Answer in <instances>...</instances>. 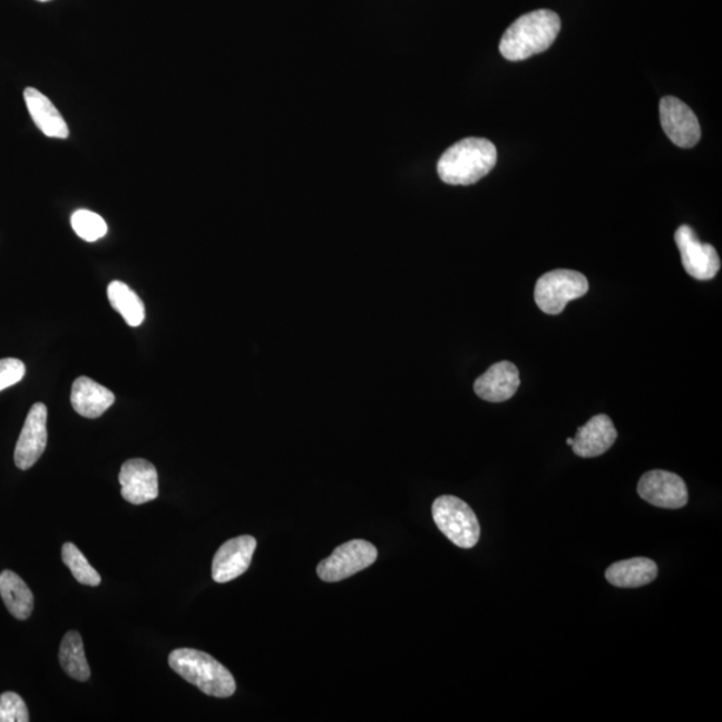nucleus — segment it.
Wrapping results in <instances>:
<instances>
[{
  "label": "nucleus",
  "instance_id": "nucleus-1",
  "mask_svg": "<svg viewBox=\"0 0 722 722\" xmlns=\"http://www.w3.org/2000/svg\"><path fill=\"white\" fill-rule=\"evenodd\" d=\"M560 19L554 11L525 13L508 27L500 39L499 51L507 60L518 62L544 52L557 39Z\"/></svg>",
  "mask_w": 722,
  "mask_h": 722
},
{
  "label": "nucleus",
  "instance_id": "nucleus-2",
  "mask_svg": "<svg viewBox=\"0 0 722 722\" xmlns=\"http://www.w3.org/2000/svg\"><path fill=\"white\" fill-rule=\"evenodd\" d=\"M497 147L485 138H466L443 153L438 174L448 185H472L487 176L497 165Z\"/></svg>",
  "mask_w": 722,
  "mask_h": 722
},
{
  "label": "nucleus",
  "instance_id": "nucleus-3",
  "mask_svg": "<svg viewBox=\"0 0 722 722\" xmlns=\"http://www.w3.org/2000/svg\"><path fill=\"white\" fill-rule=\"evenodd\" d=\"M169 665L180 677L212 697L226 699L236 692L232 673L207 653L177 648L169 655Z\"/></svg>",
  "mask_w": 722,
  "mask_h": 722
},
{
  "label": "nucleus",
  "instance_id": "nucleus-4",
  "mask_svg": "<svg viewBox=\"0 0 722 722\" xmlns=\"http://www.w3.org/2000/svg\"><path fill=\"white\" fill-rule=\"evenodd\" d=\"M432 518L439 530L461 548H472L480 538V526L477 515L466 501L443 495L435 499Z\"/></svg>",
  "mask_w": 722,
  "mask_h": 722
},
{
  "label": "nucleus",
  "instance_id": "nucleus-5",
  "mask_svg": "<svg viewBox=\"0 0 722 722\" xmlns=\"http://www.w3.org/2000/svg\"><path fill=\"white\" fill-rule=\"evenodd\" d=\"M588 281L584 274L568 270L545 273L535 284L534 299L542 312L559 314L572 300L585 296Z\"/></svg>",
  "mask_w": 722,
  "mask_h": 722
},
{
  "label": "nucleus",
  "instance_id": "nucleus-6",
  "mask_svg": "<svg viewBox=\"0 0 722 722\" xmlns=\"http://www.w3.org/2000/svg\"><path fill=\"white\" fill-rule=\"evenodd\" d=\"M378 559V548L364 539H353L334 548L330 557L320 562L319 578L339 582L365 570Z\"/></svg>",
  "mask_w": 722,
  "mask_h": 722
},
{
  "label": "nucleus",
  "instance_id": "nucleus-7",
  "mask_svg": "<svg viewBox=\"0 0 722 722\" xmlns=\"http://www.w3.org/2000/svg\"><path fill=\"white\" fill-rule=\"evenodd\" d=\"M674 240L689 276L705 281L719 273L721 261L718 251L711 244L701 243L691 226L681 225L675 231Z\"/></svg>",
  "mask_w": 722,
  "mask_h": 722
},
{
  "label": "nucleus",
  "instance_id": "nucleus-8",
  "mask_svg": "<svg viewBox=\"0 0 722 722\" xmlns=\"http://www.w3.org/2000/svg\"><path fill=\"white\" fill-rule=\"evenodd\" d=\"M662 129L675 146L691 149L699 144L701 127L697 117L685 103L675 97H665L660 103Z\"/></svg>",
  "mask_w": 722,
  "mask_h": 722
},
{
  "label": "nucleus",
  "instance_id": "nucleus-9",
  "mask_svg": "<svg viewBox=\"0 0 722 722\" xmlns=\"http://www.w3.org/2000/svg\"><path fill=\"white\" fill-rule=\"evenodd\" d=\"M638 495L655 507L681 508L687 504V488L685 481L677 474L653 470L638 481Z\"/></svg>",
  "mask_w": 722,
  "mask_h": 722
},
{
  "label": "nucleus",
  "instance_id": "nucleus-10",
  "mask_svg": "<svg viewBox=\"0 0 722 722\" xmlns=\"http://www.w3.org/2000/svg\"><path fill=\"white\" fill-rule=\"evenodd\" d=\"M47 445V408L36 403L27 414L19 435L13 460L20 470H29L42 457Z\"/></svg>",
  "mask_w": 722,
  "mask_h": 722
},
{
  "label": "nucleus",
  "instance_id": "nucleus-11",
  "mask_svg": "<svg viewBox=\"0 0 722 722\" xmlns=\"http://www.w3.org/2000/svg\"><path fill=\"white\" fill-rule=\"evenodd\" d=\"M257 542L251 535H241L225 542L214 555L212 577L217 584H226L243 575L251 566Z\"/></svg>",
  "mask_w": 722,
  "mask_h": 722
},
{
  "label": "nucleus",
  "instance_id": "nucleus-12",
  "mask_svg": "<svg viewBox=\"0 0 722 722\" xmlns=\"http://www.w3.org/2000/svg\"><path fill=\"white\" fill-rule=\"evenodd\" d=\"M120 495L131 505H144L158 498L156 467L145 459H130L120 467Z\"/></svg>",
  "mask_w": 722,
  "mask_h": 722
},
{
  "label": "nucleus",
  "instance_id": "nucleus-13",
  "mask_svg": "<svg viewBox=\"0 0 722 722\" xmlns=\"http://www.w3.org/2000/svg\"><path fill=\"white\" fill-rule=\"evenodd\" d=\"M520 384L517 365L510 361H499L475 380L474 390L480 399L490 403H501L517 393Z\"/></svg>",
  "mask_w": 722,
  "mask_h": 722
},
{
  "label": "nucleus",
  "instance_id": "nucleus-14",
  "mask_svg": "<svg viewBox=\"0 0 722 722\" xmlns=\"http://www.w3.org/2000/svg\"><path fill=\"white\" fill-rule=\"evenodd\" d=\"M618 433L607 414H595L575 435L573 451L580 458H595L611 450Z\"/></svg>",
  "mask_w": 722,
  "mask_h": 722
},
{
  "label": "nucleus",
  "instance_id": "nucleus-15",
  "mask_svg": "<svg viewBox=\"0 0 722 722\" xmlns=\"http://www.w3.org/2000/svg\"><path fill=\"white\" fill-rule=\"evenodd\" d=\"M116 397L106 387L90 378H78L71 390V404L80 417L97 419L109 410Z\"/></svg>",
  "mask_w": 722,
  "mask_h": 722
},
{
  "label": "nucleus",
  "instance_id": "nucleus-16",
  "mask_svg": "<svg viewBox=\"0 0 722 722\" xmlns=\"http://www.w3.org/2000/svg\"><path fill=\"white\" fill-rule=\"evenodd\" d=\"M23 96L33 123L45 136L62 139L69 137V127H67L66 120L45 94L33 87H27Z\"/></svg>",
  "mask_w": 722,
  "mask_h": 722
},
{
  "label": "nucleus",
  "instance_id": "nucleus-17",
  "mask_svg": "<svg viewBox=\"0 0 722 722\" xmlns=\"http://www.w3.org/2000/svg\"><path fill=\"white\" fill-rule=\"evenodd\" d=\"M657 575V565L648 558L619 560L606 570L608 584L621 588H635L652 584Z\"/></svg>",
  "mask_w": 722,
  "mask_h": 722
},
{
  "label": "nucleus",
  "instance_id": "nucleus-18",
  "mask_svg": "<svg viewBox=\"0 0 722 722\" xmlns=\"http://www.w3.org/2000/svg\"><path fill=\"white\" fill-rule=\"evenodd\" d=\"M0 595L13 617L20 621L30 617L33 608V595L18 574L11 570L0 574Z\"/></svg>",
  "mask_w": 722,
  "mask_h": 722
},
{
  "label": "nucleus",
  "instance_id": "nucleus-19",
  "mask_svg": "<svg viewBox=\"0 0 722 722\" xmlns=\"http://www.w3.org/2000/svg\"><path fill=\"white\" fill-rule=\"evenodd\" d=\"M107 297L110 304L127 325L139 326L145 320V305L138 294L130 290L123 281H113L107 287Z\"/></svg>",
  "mask_w": 722,
  "mask_h": 722
},
{
  "label": "nucleus",
  "instance_id": "nucleus-20",
  "mask_svg": "<svg viewBox=\"0 0 722 722\" xmlns=\"http://www.w3.org/2000/svg\"><path fill=\"white\" fill-rule=\"evenodd\" d=\"M59 661L64 671L77 681L90 679V667L87 664L84 641L78 632H67L60 644Z\"/></svg>",
  "mask_w": 722,
  "mask_h": 722
},
{
  "label": "nucleus",
  "instance_id": "nucleus-21",
  "mask_svg": "<svg viewBox=\"0 0 722 722\" xmlns=\"http://www.w3.org/2000/svg\"><path fill=\"white\" fill-rule=\"evenodd\" d=\"M64 564L70 568L79 584L86 586H98L100 584V575L97 573L85 555L80 553L79 548L74 544H65L62 547Z\"/></svg>",
  "mask_w": 722,
  "mask_h": 722
},
{
  "label": "nucleus",
  "instance_id": "nucleus-22",
  "mask_svg": "<svg viewBox=\"0 0 722 722\" xmlns=\"http://www.w3.org/2000/svg\"><path fill=\"white\" fill-rule=\"evenodd\" d=\"M71 225L74 232L87 243H94V241L103 238L107 233L105 219L90 211L82 209L74 213Z\"/></svg>",
  "mask_w": 722,
  "mask_h": 722
},
{
  "label": "nucleus",
  "instance_id": "nucleus-23",
  "mask_svg": "<svg viewBox=\"0 0 722 722\" xmlns=\"http://www.w3.org/2000/svg\"><path fill=\"white\" fill-rule=\"evenodd\" d=\"M29 711L19 694L6 692L0 695V722H29Z\"/></svg>",
  "mask_w": 722,
  "mask_h": 722
},
{
  "label": "nucleus",
  "instance_id": "nucleus-24",
  "mask_svg": "<svg viewBox=\"0 0 722 722\" xmlns=\"http://www.w3.org/2000/svg\"><path fill=\"white\" fill-rule=\"evenodd\" d=\"M26 365L19 359L0 360V391L11 386H16L25 378Z\"/></svg>",
  "mask_w": 722,
  "mask_h": 722
},
{
  "label": "nucleus",
  "instance_id": "nucleus-25",
  "mask_svg": "<svg viewBox=\"0 0 722 722\" xmlns=\"http://www.w3.org/2000/svg\"><path fill=\"white\" fill-rule=\"evenodd\" d=\"M566 441H567V445H568V446H573V443H574V439H573V438H568Z\"/></svg>",
  "mask_w": 722,
  "mask_h": 722
},
{
  "label": "nucleus",
  "instance_id": "nucleus-26",
  "mask_svg": "<svg viewBox=\"0 0 722 722\" xmlns=\"http://www.w3.org/2000/svg\"><path fill=\"white\" fill-rule=\"evenodd\" d=\"M38 2H49V0H38Z\"/></svg>",
  "mask_w": 722,
  "mask_h": 722
}]
</instances>
